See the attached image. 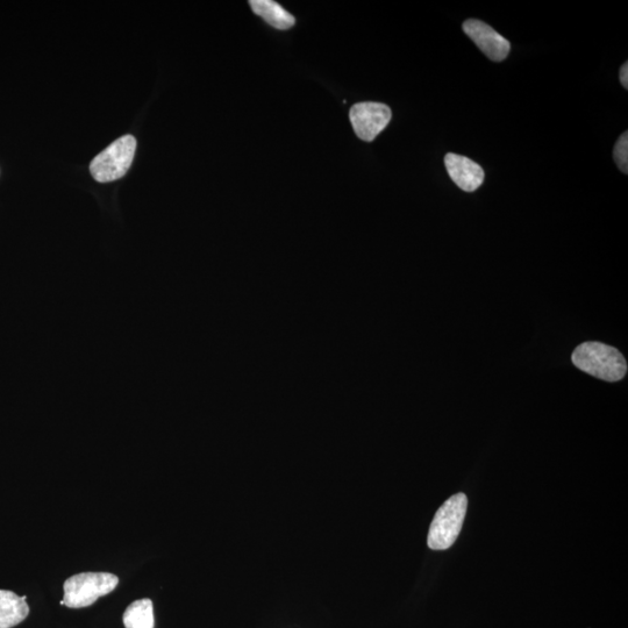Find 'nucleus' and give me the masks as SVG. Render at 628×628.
<instances>
[{"label":"nucleus","mask_w":628,"mask_h":628,"mask_svg":"<svg viewBox=\"0 0 628 628\" xmlns=\"http://www.w3.org/2000/svg\"><path fill=\"white\" fill-rule=\"evenodd\" d=\"M572 359L577 369L599 380L617 382L627 373V363L622 353L601 342H585L578 346Z\"/></svg>","instance_id":"nucleus-1"},{"label":"nucleus","mask_w":628,"mask_h":628,"mask_svg":"<svg viewBox=\"0 0 628 628\" xmlns=\"http://www.w3.org/2000/svg\"><path fill=\"white\" fill-rule=\"evenodd\" d=\"M468 498L458 494L448 499L435 513L428 532L427 545L433 551H446L454 545L467 515Z\"/></svg>","instance_id":"nucleus-2"},{"label":"nucleus","mask_w":628,"mask_h":628,"mask_svg":"<svg viewBox=\"0 0 628 628\" xmlns=\"http://www.w3.org/2000/svg\"><path fill=\"white\" fill-rule=\"evenodd\" d=\"M119 578L109 573H83L64 582L62 605L70 609L88 608L99 598L111 594L118 587Z\"/></svg>","instance_id":"nucleus-3"},{"label":"nucleus","mask_w":628,"mask_h":628,"mask_svg":"<svg viewBox=\"0 0 628 628\" xmlns=\"http://www.w3.org/2000/svg\"><path fill=\"white\" fill-rule=\"evenodd\" d=\"M135 151L137 140L132 135H124L95 157L90 164L91 175L101 183L120 180L130 170Z\"/></svg>","instance_id":"nucleus-4"},{"label":"nucleus","mask_w":628,"mask_h":628,"mask_svg":"<svg viewBox=\"0 0 628 628\" xmlns=\"http://www.w3.org/2000/svg\"><path fill=\"white\" fill-rule=\"evenodd\" d=\"M390 107L381 103L365 102L352 107L349 112L352 126L358 137L367 142L376 139L390 123Z\"/></svg>","instance_id":"nucleus-5"},{"label":"nucleus","mask_w":628,"mask_h":628,"mask_svg":"<svg viewBox=\"0 0 628 628\" xmlns=\"http://www.w3.org/2000/svg\"><path fill=\"white\" fill-rule=\"evenodd\" d=\"M463 31L491 61L502 62L508 57L511 49L510 42L483 21L467 20L463 24Z\"/></svg>","instance_id":"nucleus-6"},{"label":"nucleus","mask_w":628,"mask_h":628,"mask_svg":"<svg viewBox=\"0 0 628 628\" xmlns=\"http://www.w3.org/2000/svg\"><path fill=\"white\" fill-rule=\"evenodd\" d=\"M445 166L449 177L466 192L476 191L484 182V170L466 156L449 153L445 157Z\"/></svg>","instance_id":"nucleus-7"},{"label":"nucleus","mask_w":628,"mask_h":628,"mask_svg":"<svg viewBox=\"0 0 628 628\" xmlns=\"http://www.w3.org/2000/svg\"><path fill=\"white\" fill-rule=\"evenodd\" d=\"M30 613L26 597L12 591L0 590V628H12L23 623Z\"/></svg>","instance_id":"nucleus-8"},{"label":"nucleus","mask_w":628,"mask_h":628,"mask_svg":"<svg viewBox=\"0 0 628 628\" xmlns=\"http://www.w3.org/2000/svg\"><path fill=\"white\" fill-rule=\"evenodd\" d=\"M253 12L267 21L270 26L277 30H289L296 24V19L288 11H285L280 4L273 0H251L249 2Z\"/></svg>","instance_id":"nucleus-9"},{"label":"nucleus","mask_w":628,"mask_h":628,"mask_svg":"<svg viewBox=\"0 0 628 628\" xmlns=\"http://www.w3.org/2000/svg\"><path fill=\"white\" fill-rule=\"evenodd\" d=\"M123 620L126 628H154V606L151 599L133 602L126 609Z\"/></svg>","instance_id":"nucleus-10"},{"label":"nucleus","mask_w":628,"mask_h":628,"mask_svg":"<svg viewBox=\"0 0 628 628\" xmlns=\"http://www.w3.org/2000/svg\"><path fill=\"white\" fill-rule=\"evenodd\" d=\"M627 132L620 135L617 141L615 149H613V159H615L617 166L624 174L628 171V137Z\"/></svg>","instance_id":"nucleus-11"},{"label":"nucleus","mask_w":628,"mask_h":628,"mask_svg":"<svg viewBox=\"0 0 628 628\" xmlns=\"http://www.w3.org/2000/svg\"><path fill=\"white\" fill-rule=\"evenodd\" d=\"M620 82H622L625 89L628 88V63H624L622 69H620Z\"/></svg>","instance_id":"nucleus-12"}]
</instances>
